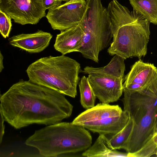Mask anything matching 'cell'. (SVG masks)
<instances>
[{
  "label": "cell",
  "instance_id": "7",
  "mask_svg": "<svg viewBox=\"0 0 157 157\" xmlns=\"http://www.w3.org/2000/svg\"><path fill=\"white\" fill-rule=\"evenodd\" d=\"M150 23L143 18L120 27L113 36L107 52L111 56L118 55L124 59L133 57L140 59L147 53Z\"/></svg>",
  "mask_w": 157,
  "mask_h": 157
},
{
  "label": "cell",
  "instance_id": "9",
  "mask_svg": "<svg viewBox=\"0 0 157 157\" xmlns=\"http://www.w3.org/2000/svg\"><path fill=\"white\" fill-rule=\"evenodd\" d=\"M86 7V0H71L48 10L46 17L53 29L61 31L78 25Z\"/></svg>",
  "mask_w": 157,
  "mask_h": 157
},
{
  "label": "cell",
  "instance_id": "23",
  "mask_svg": "<svg viewBox=\"0 0 157 157\" xmlns=\"http://www.w3.org/2000/svg\"><path fill=\"white\" fill-rule=\"evenodd\" d=\"M0 143H2L3 136L5 133V125L4 121H5L4 118L0 113Z\"/></svg>",
  "mask_w": 157,
  "mask_h": 157
},
{
  "label": "cell",
  "instance_id": "16",
  "mask_svg": "<svg viewBox=\"0 0 157 157\" xmlns=\"http://www.w3.org/2000/svg\"><path fill=\"white\" fill-rule=\"evenodd\" d=\"M125 59L118 55H115L106 66L101 67L86 66L80 72L89 74L98 73L115 78H123L125 70Z\"/></svg>",
  "mask_w": 157,
  "mask_h": 157
},
{
  "label": "cell",
  "instance_id": "14",
  "mask_svg": "<svg viewBox=\"0 0 157 157\" xmlns=\"http://www.w3.org/2000/svg\"><path fill=\"white\" fill-rule=\"evenodd\" d=\"M107 9L111 21L113 36L121 26L144 18L133 10L130 11L127 7L121 5L117 0L111 1Z\"/></svg>",
  "mask_w": 157,
  "mask_h": 157
},
{
  "label": "cell",
  "instance_id": "2",
  "mask_svg": "<svg viewBox=\"0 0 157 157\" xmlns=\"http://www.w3.org/2000/svg\"><path fill=\"white\" fill-rule=\"evenodd\" d=\"M92 137L86 128L72 122H60L36 130L25 141L43 156L84 151L91 145Z\"/></svg>",
  "mask_w": 157,
  "mask_h": 157
},
{
  "label": "cell",
  "instance_id": "24",
  "mask_svg": "<svg viewBox=\"0 0 157 157\" xmlns=\"http://www.w3.org/2000/svg\"><path fill=\"white\" fill-rule=\"evenodd\" d=\"M3 57L2 55L1 52H0V72H1L4 67L3 65Z\"/></svg>",
  "mask_w": 157,
  "mask_h": 157
},
{
  "label": "cell",
  "instance_id": "20",
  "mask_svg": "<svg viewBox=\"0 0 157 157\" xmlns=\"http://www.w3.org/2000/svg\"><path fill=\"white\" fill-rule=\"evenodd\" d=\"M11 18L0 9V32L5 38L9 37L12 29Z\"/></svg>",
  "mask_w": 157,
  "mask_h": 157
},
{
  "label": "cell",
  "instance_id": "11",
  "mask_svg": "<svg viewBox=\"0 0 157 157\" xmlns=\"http://www.w3.org/2000/svg\"><path fill=\"white\" fill-rule=\"evenodd\" d=\"M124 80L123 86L137 83L153 93L157 91V68L153 64L144 63L141 59L132 65Z\"/></svg>",
  "mask_w": 157,
  "mask_h": 157
},
{
  "label": "cell",
  "instance_id": "18",
  "mask_svg": "<svg viewBox=\"0 0 157 157\" xmlns=\"http://www.w3.org/2000/svg\"><path fill=\"white\" fill-rule=\"evenodd\" d=\"M80 93V101L83 108L87 109L95 106L97 98L87 77L83 76L78 83Z\"/></svg>",
  "mask_w": 157,
  "mask_h": 157
},
{
  "label": "cell",
  "instance_id": "25",
  "mask_svg": "<svg viewBox=\"0 0 157 157\" xmlns=\"http://www.w3.org/2000/svg\"><path fill=\"white\" fill-rule=\"evenodd\" d=\"M157 132V118L156 120L155 126V132L154 134Z\"/></svg>",
  "mask_w": 157,
  "mask_h": 157
},
{
  "label": "cell",
  "instance_id": "10",
  "mask_svg": "<svg viewBox=\"0 0 157 157\" xmlns=\"http://www.w3.org/2000/svg\"><path fill=\"white\" fill-rule=\"evenodd\" d=\"M87 78L96 97L102 103L117 101L123 92V78L94 73L89 74Z\"/></svg>",
  "mask_w": 157,
  "mask_h": 157
},
{
  "label": "cell",
  "instance_id": "19",
  "mask_svg": "<svg viewBox=\"0 0 157 157\" xmlns=\"http://www.w3.org/2000/svg\"><path fill=\"white\" fill-rule=\"evenodd\" d=\"M133 124V121L130 117L128 122L124 127L119 132L109 138V144L113 149H124L131 134Z\"/></svg>",
  "mask_w": 157,
  "mask_h": 157
},
{
  "label": "cell",
  "instance_id": "15",
  "mask_svg": "<svg viewBox=\"0 0 157 157\" xmlns=\"http://www.w3.org/2000/svg\"><path fill=\"white\" fill-rule=\"evenodd\" d=\"M82 155L86 157H128V152H122L113 149L109 144V139L103 134H99L94 143L83 151Z\"/></svg>",
  "mask_w": 157,
  "mask_h": 157
},
{
  "label": "cell",
  "instance_id": "17",
  "mask_svg": "<svg viewBox=\"0 0 157 157\" xmlns=\"http://www.w3.org/2000/svg\"><path fill=\"white\" fill-rule=\"evenodd\" d=\"M133 8L150 23L157 25V0H129Z\"/></svg>",
  "mask_w": 157,
  "mask_h": 157
},
{
  "label": "cell",
  "instance_id": "12",
  "mask_svg": "<svg viewBox=\"0 0 157 157\" xmlns=\"http://www.w3.org/2000/svg\"><path fill=\"white\" fill-rule=\"evenodd\" d=\"M52 37L49 33L38 30L31 33H21L14 35L9 39L12 46L19 48L31 53H39L49 45Z\"/></svg>",
  "mask_w": 157,
  "mask_h": 157
},
{
  "label": "cell",
  "instance_id": "13",
  "mask_svg": "<svg viewBox=\"0 0 157 157\" xmlns=\"http://www.w3.org/2000/svg\"><path fill=\"white\" fill-rule=\"evenodd\" d=\"M84 35V31L79 24L61 31L56 36L54 48L63 55L78 52L82 46Z\"/></svg>",
  "mask_w": 157,
  "mask_h": 157
},
{
  "label": "cell",
  "instance_id": "6",
  "mask_svg": "<svg viewBox=\"0 0 157 157\" xmlns=\"http://www.w3.org/2000/svg\"><path fill=\"white\" fill-rule=\"evenodd\" d=\"M129 118L128 113L118 105L101 103L86 109L72 122L94 132L111 136L122 130Z\"/></svg>",
  "mask_w": 157,
  "mask_h": 157
},
{
  "label": "cell",
  "instance_id": "21",
  "mask_svg": "<svg viewBox=\"0 0 157 157\" xmlns=\"http://www.w3.org/2000/svg\"><path fill=\"white\" fill-rule=\"evenodd\" d=\"M63 1L67 2V0H43L44 7L46 9H50L60 5Z\"/></svg>",
  "mask_w": 157,
  "mask_h": 157
},
{
  "label": "cell",
  "instance_id": "8",
  "mask_svg": "<svg viewBox=\"0 0 157 157\" xmlns=\"http://www.w3.org/2000/svg\"><path fill=\"white\" fill-rule=\"evenodd\" d=\"M0 9L22 25L36 24L46 15L43 0H0Z\"/></svg>",
  "mask_w": 157,
  "mask_h": 157
},
{
  "label": "cell",
  "instance_id": "5",
  "mask_svg": "<svg viewBox=\"0 0 157 157\" xmlns=\"http://www.w3.org/2000/svg\"><path fill=\"white\" fill-rule=\"evenodd\" d=\"M86 10L79 25L84 35L78 52L84 58L98 63L99 52L109 45L113 37L111 21L101 0H86Z\"/></svg>",
  "mask_w": 157,
  "mask_h": 157
},
{
  "label": "cell",
  "instance_id": "4",
  "mask_svg": "<svg viewBox=\"0 0 157 157\" xmlns=\"http://www.w3.org/2000/svg\"><path fill=\"white\" fill-rule=\"evenodd\" d=\"M81 70L78 62L62 55L41 58L30 64L26 72L30 82L75 98Z\"/></svg>",
  "mask_w": 157,
  "mask_h": 157
},
{
  "label": "cell",
  "instance_id": "22",
  "mask_svg": "<svg viewBox=\"0 0 157 157\" xmlns=\"http://www.w3.org/2000/svg\"><path fill=\"white\" fill-rule=\"evenodd\" d=\"M154 155H157V132L153 137L149 144L146 145Z\"/></svg>",
  "mask_w": 157,
  "mask_h": 157
},
{
  "label": "cell",
  "instance_id": "26",
  "mask_svg": "<svg viewBox=\"0 0 157 157\" xmlns=\"http://www.w3.org/2000/svg\"><path fill=\"white\" fill-rule=\"evenodd\" d=\"M70 0H67V1H70Z\"/></svg>",
  "mask_w": 157,
  "mask_h": 157
},
{
  "label": "cell",
  "instance_id": "3",
  "mask_svg": "<svg viewBox=\"0 0 157 157\" xmlns=\"http://www.w3.org/2000/svg\"><path fill=\"white\" fill-rule=\"evenodd\" d=\"M124 110L128 112L134 124L131 134L124 149L129 155L147 145L155 132L157 118V91L144 89L131 91L123 89Z\"/></svg>",
  "mask_w": 157,
  "mask_h": 157
},
{
  "label": "cell",
  "instance_id": "1",
  "mask_svg": "<svg viewBox=\"0 0 157 157\" xmlns=\"http://www.w3.org/2000/svg\"><path fill=\"white\" fill-rule=\"evenodd\" d=\"M64 95L21 79L1 95L0 113L16 129L33 124H54L72 114L73 106Z\"/></svg>",
  "mask_w": 157,
  "mask_h": 157
}]
</instances>
